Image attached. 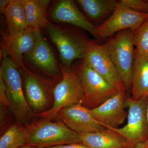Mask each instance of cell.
<instances>
[{"instance_id":"14","label":"cell","mask_w":148,"mask_h":148,"mask_svg":"<svg viewBox=\"0 0 148 148\" xmlns=\"http://www.w3.org/2000/svg\"><path fill=\"white\" fill-rule=\"evenodd\" d=\"M126 92L119 91L101 106L90 110L94 119L108 129L119 128L127 117Z\"/></svg>"},{"instance_id":"6","label":"cell","mask_w":148,"mask_h":148,"mask_svg":"<svg viewBox=\"0 0 148 148\" xmlns=\"http://www.w3.org/2000/svg\"><path fill=\"white\" fill-rule=\"evenodd\" d=\"M59 66L62 78L54 87L52 106L48 110L36 114L42 118L53 119L61 109L79 103L82 104V87L73 64L71 67L60 64Z\"/></svg>"},{"instance_id":"21","label":"cell","mask_w":148,"mask_h":148,"mask_svg":"<svg viewBox=\"0 0 148 148\" xmlns=\"http://www.w3.org/2000/svg\"><path fill=\"white\" fill-rule=\"evenodd\" d=\"M27 144L26 127L18 123L9 127L0 139V148H20Z\"/></svg>"},{"instance_id":"23","label":"cell","mask_w":148,"mask_h":148,"mask_svg":"<svg viewBox=\"0 0 148 148\" xmlns=\"http://www.w3.org/2000/svg\"><path fill=\"white\" fill-rule=\"evenodd\" d=\"M120 1L132 10L139 12L148 13L147 1L142 0H121Z\"/></svg>"},{"instance_id":"11","label":"cell","mask_w":148,"mask_h":148,"mask_svg":"<svg viewBox=\"0 0 148 148\" xmlns=\"http://www.w3.org/2000/svg\"><path fill=\"white\" fill-rule=\"evenodd\" d=\"M84 61L119 91H126L114 65L100 45L89 40Z\"/></svg>"},{"instance_id":"28","label":"cell","mask_w":148,"mask_h":148,"mask_svg":"<svg viewBox=\"0 0 148 148\" xmlns=\"http://www.w3.org/2000/svg\"><path fill=\"white\" fill-rule=\"evenodd\" d=\"M20 148H38L36 147H34V146H30V145H25L23 146V147H21Z\"/></svg>"},{"instance_id":"13","label":"cell","mask_w":148,"mask_h":148,"mask_svg":"<svg viewBox=\"0 0 148 148\" xmlns=\"http://www.w3.org/2000/svg\"><path fill=\"white\" fill-rule=\"evenodd\" d=\"M40 31L29 29L14 36L3 32L1 42V55L3 58L9 56L18 69H24L26 66L23 61V55L34 47Z\"/></svg>"},{"instance_id":"17","label":"cell","mask_w":148,"mask_h":148,"mask_svg":"<svg viewBox=\"0 0 148 148\" xmlns=\"http://www.w3.org/2000/svg\"><path fill=\"white\" fill-rule=\"evenodd\" d=\"M130 91L132 100L148 98V55L135 53Z\"/></svg>"},{"instance_id":"29","label":"cell","mask_w":148,"mask_h":148,"mask_svg":"<svg viewBox=\"0 0 148 148\" xmlns=\"http://www.w3.org/2000/svg\"><path fill=\"white\" fill-rule=\"evenodd\" d=\"M147 121H148V98L147 104Z\"/></svg>"},{"instance_id":"10","label":"cell","mask_w":148,"mask_h":148,"mask_svg":"<svg viewBox=\"0 0 148 148\" xmlns=\"http://www.w3.org/2000/svg\"><path fill=\"white\" fill-rule=\"evenodd\" d=\"M26 56L34 70L51 80L62 78V72L53 49L41 31L38 34L34 46Z\"/></svg>"},{"instance_id":"30","label":"cell","mask_w":148,"mask_h":148,"mask_svg":"<svg viewBox=\"0 0 148 148\" xmlns=\"http://www.w3.org/2000/svg\"><path fill=\"white\" fill-rule=\"evenodd\" d=\"M147 2H148V1H147Z\"/></svg>"},{"instance_id":"3","label":"cell","mask_w":148,"mask_h":148,"mask_svg":"<svg viewBox=\"0 0 148 148\" xmlns=\"http://www.w3.org/2000/svg\"><path fill=\"white\" fill-rule=\"evenodd\" d=\"M134 33L130 29L121 31L103 45L127 92L131 90L132 86L135 54Z\"/></svg>"},{"instance_id":"2","label":"cell","mask_w":148,"mask_h":148,"mask_svg":"<svg viewBox=\"0 0 148 148\" xmlns=\"http://www.w3.org/2000/svg\"><path fill=\"white\" fill-rule=\"evenodd\" d=\"M26 128L27 145L45 148L82 143L79 134L70 129L61 121H53L42 118L32 121Z\"/></svg>"},{"instance_id":"8","label":"cell","mask_w":148,"mask_h":148,"mask_svg":"<svg viewBox=\"0 0 148 148\" xmlns=\"http://www.w3.org/2000/svg\"><path fill=\"white\" fill-rule=\"evenodd\" d=\"M21 71L24 80V93L32 111L34 113L40 114L49 110L51 101L53 102L55 86L52 81L41 76L26 67Z\"/></svg>"},{"instance_id":"27","label":"cell","mask_w":148,"mask_h":148,"mask_svg":"<svg viewBox=\"0 0 148 148\" xmlns=\"http://www.w3.org/2000/svg\"><path fill=\"white\" fill-rule=\"evenodd\" d=\"M130 148H148V139L137 144L134 147Z\"/></svg>"},{"instance_id":"24","label":"cell","mask_w":148,"mask_h":148,"mask_svg":"<svg viewBox=\"0 0 148 148\" xmlns=\"http://www.w3.org/2000/svg\"><path fill=\"white\" fill-rule=\"evenodd\" d=\"M0 102L1 104L5 107H8L9 101L6 94L5 86L2 77L0 75Z\"/></svg>"},{"instance_id":"26","label":"cell","mask_w":148,"mask_h":148,"mask_svg":"<svg viewBox=\"0 0 148 148\" xmlns=\"http://www.w3.org/2000/svg\"><path fill=\"white\" fill-rule=\"evenodd\" d=\"M12 0H1L0 1V12L3 14H5L6 9Z\"/></svg>"},{"instance_id":"7","label":"cell","mask_w":148,"mask_h":148,"mask_svg":"<svg viewBox=\"0 0 148 148\" xmlns=\"http://www.w3.org/2000/svg\"><path fill=\"white\" fill-rule=\"evenodd\" d=\"M148 98L133 100L126 96L125 104L128 108L127 124L120 128L112 129L133 146L148 139Z\"/></svg>"},{"instance_id":"5","label":"cell","mask_w":148,"mask_h":148,"mask_svg":"<svg viewBox=\"0 0 148 148\" xmlns=\"http://www.w3.org/2000/svg\"><path fill=\"white\" fill-rule=\"evenodd\" d=\"M45 29L58 49L62 65L71 67L74 61L84 59L89 40L83 35L73 29L50 22Z\"/></svg>"},{"instance_id":"9","label":"cell","mask_w":148,"mask_h":148,"mask_svg":"<svg viewBox=\"0 0 148 148\" xmlns=\"http://www.w3.org/2000/svg\"><path fill=\"white\" fill-rule=\"evenodd\" d=\"M148 18V13L132 10L119 1L116 9L102 24L96 27L99 39L126 29L135 32Z\"/></svg>"},{"instance_id":"20","label":"cell","mask_w":148,"mask_h":148,"mask_svg":"<svg viewBox=\"0 0 148 148\" xmlns=\"http://www.w3.org/2000/svg\"><path fill=\"white\" fill-rule=\"evenodd\" d=\"M76 1L91 20L99 21L116 9L119 1L115 0H77Z\"/></svg>"},{"instance_id":"4","label":"cell","mask_w":148,"mask_h":148,"mask_svg":"<svg viewBox=\"0 0 148 148\" xmlns=\"http://www.w3.org/2000/svg\"><path fill=\"white\" fill-rule=\"evenodd\" d=\"M83 91L82 105L91 110L97 108L119 92L83 60L73 64Z\"/></svg>"},{"instance_id":"1","label":"cell","mask_w":148,"mask_h":148,"mask_svg":"<svg viewBox=\"0 0 148 148\" xmlns=\"http://www.w3.org/2000/svg\"><path fill=\"white\" fill-rule=\"evenodd\" d=\"M0 75L5 85L9 109L17 123L27 127L32 122L36 114L26 99L18 68L9 56L3 58Z\"/></svg>"},{"instance_id":"18","label":"cell","mask_w":148,"mask_h":148,"mask_svg":"<svg viewBox=\"0 0 148 148\" xmlns=\"http://www.w3.org/2000/svg\"><path fill=\"white\" fill-rule=\"evenodd\" d=\"M4 14L8 34L16 36L29 29L23 0H12Z\"/></svg>"},{"instance_id":"19","label":"cell","mask_w":148,"mask_h":148,"mask_svg":"<svg viewBox=\"0 0 148 148\" xmlns=\"http://www.w3.org/2000/svg\"><path fill=\"white\" fill-rule=\"evenodd\" d=\"M28 29L40 30L49 23L47 10L50 0H23Z\"/></svg>"},{"instance_id":"15","label":"cell","mask_w":148,"mask_h":148,"mask_svg":"<svg viewBox=\"0 0 148 148\" xmlns=\"http://www.w3.org/2000/svg\"><path fill=\"white\" fill-rule=\"evenodd\" d=\"M50 16L53 22L66 23L81 28L99 39L96 27L83 14L73 1H59L53 7Z\"/></svg>"},{"instance_id":"22","label":"cell","mask_w":148,"mask_h":148,"mask_svg":"<svg viewBox=\"0 0 148 148\" xmlns=\"http://www.w3.org/2000/svg\"><path fill=\"white\" fill-rule=\"evenodd\" d=\"M135 53L148 55V18L134 33Z\"/></svg>"},{"instance_id":"12","label":"cell","mask_w":148,"mask_h":148,"mask_svg":"<svg viewBox=\"0 0 148 148\" xmlns=\"http://www.w3.org/2000/svg\"><path fill=\"white\" fill-rule=\"evenodd\" d=\"M54 119L63 122L78 133L98 132L107 129L94 119L90 110L81 103L61 109Z\"/></svg>"},{"instance_id":"25","label":"cell","mask_w":148,"mask_h":148,"mask_svg":"<svg viewBox=\"0 0 148 148\" xmlns=\"http://www.w3.org/2000/svg\"><path fill=\"white\" fill-rule=\"evenodd\" d=\"M45 148H91L83 143H73L69 145L53 146Z\"/></svg>"},{"instance_id":"16","label":"cell","mask_w":148,"mask_h":148,"mask_svg":"<svg viewBox=\"0 0 148 148\" xmlns=\"http://www.w3.org/2000/svg\"><path fill=\"white\" fill-rule=\"evenodd\" d=\"M83 144L91 148H130L134 147L112 129L79 133Z\"/></svg>"}]
</instances>
